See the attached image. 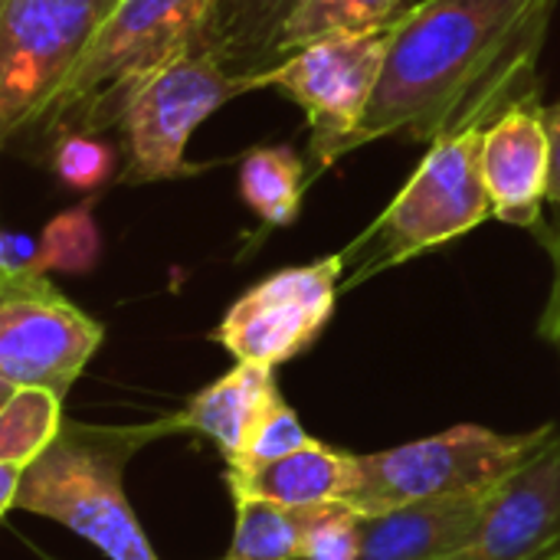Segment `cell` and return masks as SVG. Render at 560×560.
<instances>
[{
    "instance_id": "cell-1",
    "label": "cell",
    "mask_w": 560,
    "mask_h": 560,
    "mask_svg": "<svg viewBox=\"0 0 560 560\" xmlns=\"http://www.w3.org/2000/svg\"><path fill=\"white\" fill-rule=\"evenodd\" d=\"M560 0H420L390 36L368 118L351 141L433 144L492 125L518 98L538 95V59Z\"/></svg>"
},
{
    "instance_id": "cell-2",
    "label": "cell",
    "mask_w": 560,
    "mask_h": 560,
    "mask_svg": "<svg viewBox=\"0 0 560 560\" xmlns=\"http://www.w3.org/2000/svg\"><path fill=\"white\" fill-rule=\"evenodd\" d=\"M210 10L213 0H115L75 69L16 138L49 148L69 131H115L135 89L200 43Z\"/></svg>"
},
{
    "instance_id": "cell-3",
    "label": "cell",
    "mask_w": 560,
    "mask_h": 560,
    "mask_svg": "<svg viewBox=\"0 0 560 560\" xmlns=\"http://www.w3.org/2000/svg\"><path fill=\"white\" fill-rule=\"evenodd\" d=\"M171 430L174 420L131 430L62 423L56 443L23 472L16 512L69 528L108 560H161L125 495V469L144 443Z\"/></svg>"
},
{
    "instance_id": "cell-4",
    "label": "cell",
    "mask_w": 560,
    "mask_h": 560,
    "mask_svg": "<svg viewBox=\"0 0 560 560\" xmlns=\"http://www.w3.org/2000/svg\"><path fill=\"white\" fill-rule=\"evenodd\" d=\"M482 125L446 135L430 144L420 167L381 210V217L341 253L351 266L345 289L404 266L436 246H446L492 217L482 177Z\"/></svg>"
},
{
    "instance_id": "cell-5",
    "label": "cell",
    "mask_w": 560,
    "mask_h": 560,
    "mask_svg": "<svg viewBox=\"0 0 560 560\" xmlns=\"http://www.w3.org/2000/svg\"><path fill=\"white\" fill-rule=\"evenodd\" d=\"M560 427L541 423L528 433H499L463 423L384 453L361 456V486L348 505L361 515H384L413 502L489 492L522 472Z\"/></svg>"
},
{
    "instance_id": "cell-6",
    "label": "cell",
    "mask_w": 560,
    "mask_h": 560,
    "mask_svg": "<svg viewBox=\"0 0 560 560\" xmlns=\"http://www.w3.org/2000/svg\"><path fill=\"white\" fill-rule=\"evenodd\" d=\"M249 92V75H236L213 49L197 43L177 62L151 75L128 98L118 135L125 151L121 184H154L207 171L187 161L190 135L230 98Z\"/></svg>"
},
{
    "instance_id": "cell-7",
    "label": "cell",
    "mask_w": 560,
    "mask_h": 560,
    "mask_svg": "<svg viewBox=\"0 0 560 560\" xmlns=\"http://www.w3.org/2000/svg\"><path fill=\"white\" fill-rule=\"evenodd\" d=\"M394 23L374 33L318 39L289 52L276 66L249 75V92L279 89L305 112L315 174L351 154V141L368 118V108L387 66Z\"/></svg>"
},
{
    "instance_id": "cell-8",
    "label": "cell",
    "mask_w": 560,
    "mask_h": 560,
    "mask_svg": "<svg viewBox=\"0 0 560 560\" xmlns=\"http://www.w3.org/2000/svg\"><path fill=\"white\" fill-rule=\"evenodd\" d=\"M115 0H0V131L13 141L75 69Z\"/></svg>"
},
{
    "instance_id": "cell-9",
    "label": "cell",
    "mask_w": 560,
    "mask_h": 560,
    "mask_svg": "<svg viewBox=\"0 0 560 560\" xmlns=\"http://www.w3.org/2000/svg\"><path fill=\"white\" fill-rule=\"evenodd\" d=\"M102 341L105 328L49 272L0 279V394L46 387L66 397Z\"/></svg>"
},
{
    "instance_id": "cell-10",
    "label": "cell",
    "mask_w": 560,
    "mask_h": 560,
    "mask_svg": "<svg viewBox=\"0 0 560 560\" xmlns=\"http://www.w3.org/2000/svg\"><path fill=\"white\" fill-rule=\"evenodd\" d=\"M345 256H325L318 262L279 269L240 295L213 331L233 361H253L279 368L315 345L328 318L335 315Z\"/></svg>"
},
{
    "instance_id": "cell-11",
    "label": "cell",
    "mask_w": 560,
    "mask_h": 560,
    "mask_svg": "<svg viewBox=\"0 0 560 560\" xmlns=\"http://www.w3.org/2000/svg\"><path fill=\"white\" fill-rule=\"evenodd\" d=\"M440 560H560V430L495 489L472 538Z\"/></svg>"
},
{
    "instance_id": "cell-12",
    "label": "cell",
    "mask_w": 560,
    "mask_h": 560,
    "mask_svg": "<svg viewBox=\"0 0 560 560\" xmlns=\"http://www.w3.org/2000/svg\"><path fill=\"white\" fill-rule=\"evenodd\" d=\"M548 105L538 95L518 98L482 131V177L492 217L512 226L541 230L548 200Z\"/></svg>"
},
{
    "instance_id": "cell-13",
    "label": "cell",
    "mask_w": 560,
    "mask_h": 560,
    "mask_svg": "<svg viewBox=\"0 0 560 560\" xmlns=\"http://www.w3.org/2000/svg\"><path fill=\"white\" fill-rule=\"evenodd\" d=\"M492 495L495 489L413 502L384 515H371L361 528V560L446 558L472 538Z\"/></svg>"
},
{
    "instance_id": "cell-14",
    "label": "cell",
    "mask_w": 560,
    "mask_h": 560,
    "mask_svg": "<svg viewBox=\"0 0 560 560\" xmlns=\"http://www.w3.org/2000/svg\"><path fill=\"white\" fill-rule=\"evenodd\" d=\"M233 499H266L285 509H315L348 502L361 486V456L312 440L299 453H289L259 466H236L226 472Z\"/></svg>"
},
{
    "instance_id": "cell-15",
    "label": "cell",
    "mask_w": 560,
    "mask_h": 560,
    "mask_svg": "<svg viewBox=\"0 0 560 560\" xmlns=\"http://www.w3.org/2000/svg\"><path fill=\"white\" fill-rule=\"evenodd\" d=\"M279 397L282 394L276 384V368L236 361V368L226 371L220 381L207 384L184 407V413L174 417V423L177 430H190L213 440L226 466H233L236 459H243L249 440L256 436L259 423Z\"/></svg>"
},
{
    "instance_id": "cell-16",
    "label": "cell",
    "mask_w": 560,
    "mask_h": 560,
    "mask_svg": "<svg viewBox=\"0 0 560 560\" xmlns=\"http://www.w3.org/2000/svg\"><path fill=\"white\" fill-rule=\"evenodd\" d=\"M295 3L299 0H213L200 43L236 75H256L276 66L279 36Z\"/></svg>"
},
{
    "instance_id": "cell-17",
    "label": "cell",
    "mask_w": 560,
    "mask_h": 560,
    "mask_svg": "<svg viewBox=\"0 0 560 560\" xmlns=\"http://www.w3.org/2000/svg\"><path fill=\"white\" fill-rule=\"evenodd\" d=\"M308 187L305 161L289 144H259L240 161V194L269 226H292Z\"/></svg>"
},
{
    "instance_id": "cell-18",
    "label": "cell",
    "mask_w": 560,
    "mask_h": 560,
    "mask_svg": "<svg viewBox=\"0 0 560 560\" xmlns=\"http://www.w3.org/2000/svg\"><path fill=\"white\" fill-rule=\"evenodd\" d=\"M407 7L400 0H299L279 36L276 56L285 59L289 52L331 36H358V33L384 30Z\"/></svg>"
},
{
    "instance_id": "cell-19",
    "label": "cell",
    "mask_w": 560,
    "mask_h": 560,
    "mask_svg": "<svg viewBox=\"0 0 560 560\" xmlns=\"http://www.w3.org/2000/svg\"><path fill=\"white\" fill-rule=\"evenodd\" d=\"M62 397L46 387H16L0 400V463L30 469L62 433Z\"/></svg>"
},
{
    "instance_id": "cell-20",
    "label": "cell",
    "mask_w": 560,
    "mask_h": 560,
    "mask_svg": "<svg viewBox=\"0 0 560 560\" xmlns=\"http://www.w3.org/2000/svg\"><path fill=\"white\" fill-rule=\"evenodd\" d=\"M236 528L230 551L220 560H302V509L266 499H233Z\"/></svg>"
},
{
    "instance_id": "cell-21",
    "label": "cell",
    "mask_w": 560,
    "mask_h": 560,
    "mask_svg": "<svg viewBox=\"0 0 560 560\" xmlns=\"http://www.w3.org/2000/svg\"><path fill=\"white\" fill-rule=\"evenodd\" d=\"M95 197L52 217L39 233L43 272H92L102 256V236L92 217Z\"/></svg>"
},
{
    "instance_id": "cell-22",
    "label": "cell",
    "mask_w": 560,
    "mask_h": 560,
    "mask_svg": "<svg viewBox=\"0 0 560 560\" xmlns=\"http://www.w3.org/2000/svg\"><path fill=\"white\" fill-rule=\"evenodd\" d=\"M302 560H361L364 518L348 502L302 509Z\"/></svg>"
},
{
    "instance_id": "cell-23",
    "label": "cell",
    "mask_w": 560,
    "mask_h": 560,
    "mask_svg": "<svg viewBox=\"0 0 560 560\" xmlns=\"http://www.w3.org/2000/svg\"><path fill=\"white\" fill-rule=\"evenodd\" d=\"M46 151L49 171L72 190H98L115 167V148L85 131L59 135Z\"/></svg>"
},
{
    "instance_id": "cell-24",
    "label": "cell",
    "mask_w": 560,
    "mask_h": 560,
    "mask_svg": "<svg viewBox=\"0 0 560 560\" xmlns=\"http://www.w3.org/2000/svg\"><path fill=\"white\" fill-rule=\"evenodd\" d=\"M312 436L305 433L302 420L295 417V410L279 397L276 407L266 413V420L259 423L256 436L249 440L243 459H236L230 469L236 466H259V463H272V459H282L289 453H299L302 446H308Z\"/></svg>"
},
{
    "instance_id": "cell-25",
    "label": "cell",
    "mask_w": 560,
    "mask_h": 560,
    "mask_svg": "<svg viewBox=\"0 0 560 560\" xmlns=\"http://www.w3.org/2000/svg\"><path fill=\"white\" fill-rule=\"evenodd\" d=\"M43 272L39 262V240H30L23 233H3L0 236V279H16V276H36Z\"/></svg>"
},
{
    "instance_id": "cell-26",
    "label": "cell",
    "mask_w": 560,
    "mask_h": 560,
    "mask_svg": "<svg viewBox=\"0 0 560 560\" xmlns=\"http://www.w3.org/2000/svg\"><path fill=\"white\" fill-rule=\"evenodd\" d=\"M541 243L548 246L551 259H555V279H551V295H548V305H545V315H541V338L548 345H555L560 351V217L558 223L551 226H541Z\"/></svg>"
},
{
    "instance_id": "cell-27",
    "label": "cell",
    "mask_w": 560,
    "mask_h": 560,
    "mask_svg": "<svg viewBox=\"0 0 560 560\" xmlns=\"http://www.w3.org/2000/svg\"><path fill=\"white\" fill-rule=\"evenodd\" d=\"M548 144H551L548 200L560 210V105H548Z\"/></svg>"
},
{
    "instance_id": "cell-28",
    "label": "cell",
    "mask_w": 560,
    "mask_h": 560,
    "mask_svg": "<svg viewBox=\"0 0 560 560\" xmlns=\"http://www.w3.org/2000/svg\"><path fill=\"white\" fill-rule=\"evenodd\" d=\"M23 466L16 463H0V515L7 518L10 512H16V495L23 486Z\"/></svg>"
}]
</instances>
